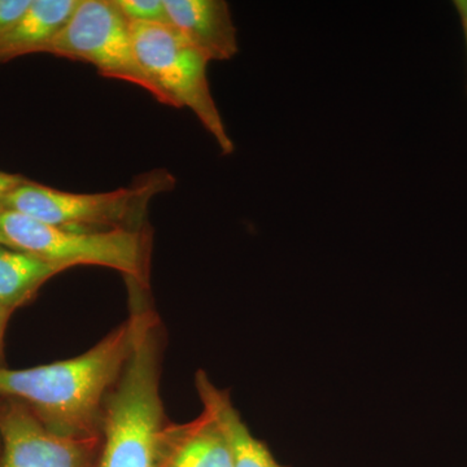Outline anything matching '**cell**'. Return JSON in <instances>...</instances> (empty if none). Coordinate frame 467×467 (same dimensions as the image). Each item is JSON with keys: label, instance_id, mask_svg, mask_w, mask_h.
Segmentation results:
<instances>
[{"label": "cell", "instance_id": "cell-1", "mask_svg": "<svg viewBox=\"0 0 467 467\" xmlns=\"http://www.w3.org/2000/svg\"><path fill=\"white\" fill-rule=\"evenodd\" d=\"M138 324L131 303L129 318L84 355L36 368H0V395L26 404L54 434L100 438L107 398L133 352Z\"/></svg>", "mask_w": 467, "mask_h": 467}, {"label": "cell", "instance_id": "cell-2", "mask_svg": "<svg viewBox=\"0 0 467 467\" xmlns=\"http://www.w3.org/2000/svg\"><path fill=\"white\" fill-rule=\"evenodd\" d=\"M140 315L128 364L109 392L94 467H158V436L167 422L160 395L164 327L155 310L134 295Z\"/></svg>", "mask_w": 467, "mask_h": 467}, {"label": "cell", "instance_id": "cell-3", "mask_svg": "<svg viewBox=\"0 0 467 467\" xmlns=\"http://www.w3.org/2000/svg\"><path fill=\"white\" fill-rule=\"evenodd\" d=\"M5 247L69 269L81 265L109 267L125 281L149 287L150 235L143 230L88 233L61 229L15 211L0 213Z\"/></svg>", "mask_w": 467, "mask_h": 467}, {"label": "cell", "instance_id": "cell-4", "mask_svg": "<svg viewBox=\"0 0 467 467\" xmlns=\"http://www.w3.org/2000/svg\"><path fill=\"white\" fill-rule=\"evenodd\" d=\"M171 182L167 173L156 171L125 189L77 193L26 180L9 195L7 211L75 232L143 230L150 202Z\"/></svg>", "mask_w": 467, "mask_h": 467}, {"label": "cell", "instance_id": "cell-5", "mask_svg": "<svg viewBox=\"0 0 467 467\" xmlns=\"http://www.w3.org/2000/svg\"><path fill=\"white\" fill-rule=\"evenodd\" d=\"M135 54L160 103L192 109L225 155L234 150L208 81L209 58L171 26L131 24Z\"/></svg>", "mask_w": 467, "mask_h": 467}, {"label": "cell", "instance_id": "cell-6", "mask_svg": "<svg viewBox=\"0 0 467 467\" xmlns=\"http://www.w3.org/2000/svg\"><path fill=\"white\" fill-rule=\"evenodd\" d=\"M45 54L85 61L101 76L140 86L160 101L135 54L131 24L115 0H79Z\"/></svg>", "mask_w": 467, "mask_h": 467}, {"label": "cell", "instance_id": "cell-7", "mask_svg": "<svg viewBox=\"0 0 467 467\" xmlns=\"http://www.w3.org/2000/svg\"><path fill=\"white\" fill-rule=\"evenodd\" d=\"M100 438L54 434L26 404L0 395V467H94Z\"/></svg>", "mask_w": 467, "mask_h": 467}, {"label": "cell", "instance_id": "cell-8", "mask_svg": "<svg viewBox=\"0 0 467 467\" xmlns=\"http://www.w3.org/2000/svg\"><path fill=\"white\" fill-rule=\"evenodd\" d=\"M158 467H235L223 427L207 409L186 423L165 422L158 436Z\"/></svg>", "mask_w": 467, "mask_h": 467}, {"label": "cell", "instance_id": "cell-9", "mask_svg": "<svg viewBox=\"0 0 467 467\" xmlns=\"http://www.w3.org/2000/svg\"><path fill=\"white\" fill-rule=\"evenodd\" d=\"M169 26L209 61L230 60L239 52L238 32L223 0H164Z\"/></svg>", "mask_w": 467, "mask_h": 467}, {"label": "cell", "instance_id": "cell-10", "mask_svg": "<svg viewBox=\"0 0 467 467\" xmlns=\"http://www.w3.org/2000/svg\"><path fill=\"white\" fill-rule=\"evenodd\" d=\"M79 0H33L29 8L0 34V64L46 52Z\"/></svg>", "mask_w": 467, "mask_h": 467}, {"label": "cell", "instance_id": "cell-11", "mask_svg": "<svg viewBox=\"0 0 467 467\" xmlns=\"http://www.w3.org/2000/svg\"><path fill=\"white\" fill-rule=\"evenodd\" d=\"M195 387L202 408L211 411L223 427L235 467H284L276 462L266 445L252 434L226 389H218L202 370L196 371Z\"/></svg>", "mask_w": 467, "mask_h": 467}, {"label": "cell", "instance_id": "cell-12", "mask_svg": "<svg viewBox=\"0 0 467 467\" xmlns=\"http://www.w3.org/2000/svg\"><path fill=\"white\" fill-rule=\"evenodd\" d=\"M64 270L26 252L0 245V306L15 312Z\"/></svg>", "mask_w": 467, "mask_h": 467}, {"label": "cell", "instance_id": "cell-13", "mask_svg": "<svg viewBox=\"0 0 467 467\" xmlns=\"http://www.w3.org/2000/svg\"><path fill=\"white\" fill-rule=\"evenodd\" d=\"M115 5L130 24L169 26L164 0H115Z\"/></svg>", "mask_w": 467, "mask_h": 467}, {"label": "cell", "instance_id": "cell-14", "mask_svg": "<svg viewBox=\"0 0 467 467\" xmlns=\"http://www.w3.org/2000/svg\"><path fill=\"white\" fill-rule=\"evenodd\" d=\"M33 0H0V34L29 8Z\"/></svg>", "mask_w": 467, "mask_h": 467}, {"label": "cell", "instance_id": "cell-15", "mask_svg": "<svg viewBox=\"0 0 467 467\" xmlns=\"http://www.w3.org/2000/svg\"><path fill=\"white\" fill-rule=\"evenodd\" d=\"M26 178L20 174L5 173L0 171V213L7 211L9 195L26 182Z\"/></svg>", "mask_w": 467, "mask_h": 467}, {"label": "cell", "instance_id": "cell-16", "mask_svg": "<svg viewBox=\"0 0 467 467\" xmlns=\"http://www.w3.org/2000/svg\"><path fill=\"white\" fill-rule=\"evenodd\" d=\"M12 310L5 308V306H0V368L5 367V330H7V325L9 318L12 316Z\"/></svg>", "mask_w": 467, "mask_h": 467}, {"label": "cell", "instance_id": "cell-17", "mask_svg": "<svg viewBox=\"0 0 467 467\" xmlns=\"http://www.w3.org/2000/svg\"><path fill=\"white\" fill-rule=\"evenodd\" d=\"M454 8L459 14L461 26H462L463 36H465L466 51H467V0H454Z\"/></svg>", "mask_w": 467, "mask_h": 467}, {"label": "cell", "instance_id": "cell-18", "mask_svg": "<svg viewBox=\"0 0 467 467\" xmlns=\"http://www.w3.org/2000/svg\"><path fill=\"white\" fill-rule=\"evenodd\" d=\"M0 245H3V238H2V235H0Z\"/></svg>", "mask_w": 467, "mask_h": 467}]
</instances>
